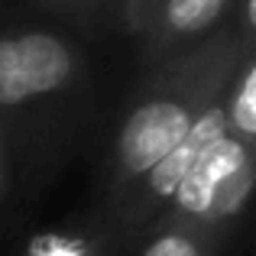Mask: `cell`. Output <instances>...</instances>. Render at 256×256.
I'll return each mask as SVG.
<instances>
[{"label": "cell", "mask_w": 256, "mask_h": 256, "mask_svg": "<svg viewBox=\"0 0 256 256\" xmlns=\"http://www.w3.org/2000/svg\"><path fill=\"white\" fill-rule=\"evenodd\" d=\"M117 4L120 0H100V26H114V20H117Z\"/></svg>", "instance_id": "obj_11"}, {"label": "cell", "mask_w": 256, "mask_h": 256, "mask_svg": "<svg viewBox=\"0 0 256 256\" xmlns=\"http://www.w3.org/2000/svg\"><path fill=\"white\" fill-rule=\"evenodd\" d=\"M36 4L65 23L82 26V30L100 26V0H36Z\"/></svg>", "instance_id": "obj_8"}, {"label": "cell", "mask_w": 256, "mask_h": 256, "mask_svg": "<svg viewBox=\"0 0 256 256\" xmlns=\"http://www.w3.org/2000/svg\"><path fill=\"white\" fill-rule=\"evenodd\" d=\"M230 237L194 224H156L133 256H220Z\"/></svg>", "instance_id": "obj_7"}, {"label": "cell", "mask_w": 256, "mask_h": 256, "mask_svg": "<svg viewBox=\"0 0 256 256\" xmlns=\"http://www.w3.org/2000/svg\"><path fill=\"white\" fill-rule=\"evenodd\" d=\"M230 10L234 0H159L146 32L140 36L143 72L198 49L230 23Z\"/></svg>", "instance_id": "obj_4"}, {"label": "cell", "mask_w": 256, "mask_h": 256, "mask_svg": "<svg viewBox=\"0 0 256 256\" xmlns=\"http://www.w3.org/2000/svg\"><path fill=\"white\" fill-rule=\"evenodd\" d=\"M156 4H159V0H120L114 30H120L124 36H130V39H140L146 32V26H150Z\"/></svg>", "instance_id": "obj_9"}, {"label": "cell", "mask_w": 256, "mask_h": 256, "mask_svg": "<svg viewBox=\"0 0 256 256\" xmlns=\"http://www.w3.org/2000/svg\"><path fill=\"white\" fill-rule=\"evenodd\" d=\"M224 124L240 143L256 146V49H246L224 88Z\"/></svg>", "instance_id": "obj_6"}, {"label": "cell", "mask_w": 256, "mask_h": 256, "mask_svg": "<svg viewBox=\"0 0 256 256\" xmlns=\"http://www.w3.org/2000/svg\"><path fill=\"white\" fill-rule=\"evenodd\" d=\"M91 88V65L72 32L30 23L0 30V126L16 188L56 178L88 126Z\"/></svg>", "instance_id": "obj_1"}, {"label": "cell", "mask_w": 256, "mask_h": 256, "mask_svg": "<svg viewBox=\"0 0 256 256\" xmlns=\"http://www.w3.org/2000/svg\"><path fill=\"white\" fill-rule=\"evenodd\" d=\"M246 49L230 23L211 39L159 68L143 72L110 143L104 182L98 188V208H110L143 178L166 152L198 124V117L224 94Z\"/></svg>", "instance_id": "obj_2"}, {"label": "cell", "mask_w": 256, "mask_h": 256, "mask_svg": "<svg viewBox=\"0 0 256 256\" xmlns=\"http://www.w3.org/2000/svg\"><path fill=\"white\" fill-rule=\"evenodd\" d=\"M13 194H16V169H13L10 143H6L4 126H0V227H4L6 214L13 208Z\"/></svg>", "instance_id": "obj_10"}, {"label": "cell", "mask_w": 256, "mask_h": 256, "mask_svg": "<svg viewBox=\"0 0 256 256\" xmlns=\"http://www.w3.org/2000/svg\"><path fill=\"white\" fill-rule=\"evenodd\" d=\"M256 188V146L220 133L185 172L156 224H194L234 240ZM152 224V227H156Z\"/></svg>", "instance_id": "obj_3"}, {"label": "cell", "mask_w": 256, "mask_h": 256, "mask_svg": "<svg viewBox=\"0 0 256 256\" xmlns=\"http://www.w3.org/2000/svg\"><path fill=\"white\" fill-rule=\"evenodd\" d=\"M136 246L117 237L110 220L94 204L30 230L10 256H133Z\"/></svg>", "instance_id": "obj_5"}]
</instances>
